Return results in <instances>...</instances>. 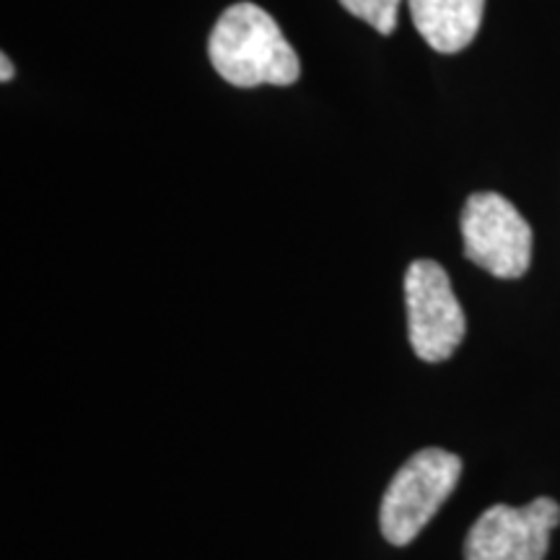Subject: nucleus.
Instances as JSON below:
<instances>
[{"label":"nucleus","instance_id":"obj_1","mask_svg":"<svg viewBox=\"0 0 560 560\" xmlns=\"http://www.w3.org/2000/svg\"><path fill=\"white\" fill-rule=\"evenodd\" d=\"M215 73L231 86H291L301 75V60L276 19L255 3H234L221 13L208 39Z\"/></svg>","mask_w":560,"mask_h":560},{"label":"nucleus","instance_id":"obj_2","mask_svg":"<svg viewBox=\"0 0 560 560\" xmlns=\"http://www.w3.org/2000/svg\"><path fill=\"white\" fill-rule=\"evenodd\" d=\"M462 475V459L444 450H420L392 478L382 499L380 527L397 548L410 545L444 506Z\"/></svg>","mask_w":560,"mask_h":560},{"label":"nucleus","instance_id":"obj_3","mask_svg":"<svg viewBox=\"0 0 560 560\" xmlns=\"http://www.w3.org/2000/svg\"><path fill=\"white\" fill-rule=\"evenodd\" d=\"M465 255L495 278H522L532 262V226L499 192H475L462 210Z\"/></svg>","mask_w":560,"mask_h":560},{"label":"nucleus","instance_id":"obj_4","mask_svg":"<svg viewBox=\"0 0 560 560\" xmlns=\"http://www.w3.org/2000/svg\"><path fill=\"white\" fill-rule=\"evenodd\" d=\"M410 346L420 361L452 359L465 340L467 319L446 270L433 260H416L405 276Z\"/></svg>","mask_w":560,"mask_h":560},{"label":"nucleus","instance_id":"obj_5","mask_svg":"<svg viewBox=\"0 0 560 560\" xmlns=\"http://www.w3.org/2000/svg\"><path fill=\"white\" fill-rule=\"evenodd\" d=\"M558 524L560 506L552 499H535L522 509L495 503L472 524L465 560H542Z\"/></svg>","mask_w":560,"mask_h":560},{"label":"nucleus","instance_id":"obj_6","mask_svg":"<svg viewBox=\"0 0 560 560\" xmlns=\"http://www.w3.org/2000/svg\"><path fill=\"white\" fill-rule=\"evenodd\" d=\"M416 30L436 52L454 55L472 45L486 0H408Z\"/></svg>","mask_w":560,"mask_h":560},{"label":"nucleus","instance_id":"obj_7","mask_svg":"<svg viewBox=\"0 0 560 560\" xmlns=\"http://www.w3.org/2000/svg\"><path fill=\"white\" fill-rule=\"evenodd\" d=\"M402 0H340V5L355 19L366 21L376 32L387 34L395 32L397 26V11H400Z\"/></svg>","mask_w":560,"mask_h":560},{"label":"nucleus","instance_id":"obj_8","mask_svg":"<svg viewBox=\"0 0 560 560\" xmlns=\"http://www.w3.org/2000/svg\"><path fill=\"white\" fill-rule=\"evenodd\" d=\"M13 79V62L9 55H0V81L9 83Z\"/></svg>","mask_w":560,"mask_h":560}]
</instances>
